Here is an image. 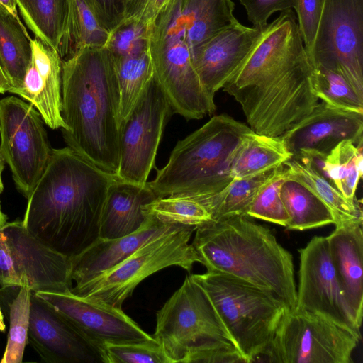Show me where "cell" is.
<instances>
[{
  "instance_id": "39",
  "label": "cell",
  "mask_w": 363,
  "mask_h": 363,
  "mask_svg": "<svg viewBox=\"0 0 363 363\" xmlns=\"http://www.w3.org/2000/svg\"><path fill=\"white\" fill-rule=\"evenodd\" d=\"M246 10L247 18L253 27L264 28L269 18L277 11L294 8L296 0H239Z\"/></svg>"
},
{
  "instance_id": "7",
  "label": "cell",
  "mask_w": 363,
  "mask_h": 363,
  "mask_svg": "<svg viewBox=\"0 0 363 363\" xmlns=\"http://www.w3.org/2000/svg\"><path fill=\"white\" fill-rule=\"evenodd\" d=\"M201 286L244 362L263 356L288 308L277 297L242 279L206 272L189 274Z\"/></svg>"
},
{
  "instance_id": "16",
  "label": "cell",
  "mask_w": 363,
  "mask_h": 363,
  "mask_svg": "<svg viewBox=\"0 0 363 363\" xmlns=\"http://www.w3.org/2000/svg\"><path fill=\"white\" fill-rule=\"evenodd\" d=\"M28 343L50 363H108L104 350L32 292Z\"/></svg>"
},
{
  "instance_id": "33",
  "label": "cell",
  "mask_w": 363,
  "mask_h": 363,
  "mask_svg": "<svg viewBox=\"0 0 363 363\" xmlns=\"http://www.w3.org/2000/svg\"><path fill=\"white\" fill-rule=\"evenodd\" d=\"M33 291L26 285L18 287L9 306V330L1 363H21L28 344L30 296Z\"/></svg>"
},
{
  "instance_id": "43",
  "label": "cell",
  "mask_w": 363,
  "mask_h": 363,
  "mask_svg": "<svg viewBox=\"0 0 363 363\" xmlns=\"http://www.w3.org/2000/svg\"><path fill=\"white\" fill-rule=\"evenodd\" d=\"M0 7L13 16L19 18L17 11V0H0Z\"/></svg>"
},
{
  "instance_id": "44",
  "label": "cell",
  "mask_w": 363,
  "mask_h": 363,
  "mask_svg": "<svg viewBox=\"0 0 363 363\" xmlns=\"http://www.w3.org/2000/svg\"><path fill=\"white\" fill-rule=\"evenodd\" d=\"M9 84L0 66V94H4L5 92L9 91Z\"/></svg>"
},
{
  "instance_id": "23",
  "label": "cell",
  "mask_w": 363,
  "mask_h": 363,
  "mask_svg": "<svg viewBox=\"0 0 363 363\" xmlns=\"http://www.w3.org/2000/svg\"><path fill=\"white\" fill-rule=\"evenodd\" d=\"M31 55V38L20 18L0 7V66L9 92L21 86Z\"/></svg>"
},
{
  "instance_id": "37",
  "label": "cell",
  "mask_w": 363,
  "mask_h": 363,
  "mask_svg": "<svg viewBox=\"0 0 363 363\" xmlns=\"http://www.w3.org/2000/svg\"><path fill=\"white\" fill-rule=\"evenodd\" d=\"M104 349L108 363H169L157 342L108 343Z\"/></svg>"
},
{
  "instance_id": "17",
  "label": "cell",
  "mask_w": 363,
  "mask_h": 363,
  "mask_svg": "<svg viewBox=\"0 0 363 363\" xmlns=\"http://www.w3.org/2000/svg\"><path fill=\"white\" fill-rule=\"evenodd\" d=\"M280 138L292 157H325L344 140L363 145V113L318 102L308 116Z\"/></svg>"
},
{
  "instance_id": "20",
  "label": "cell",
  "mask_w": 363,
  "mask_h": 363,
  "mask_svg": "<svg viewBox=\"0 0 363 363\" xmlns=\"http://www.w3.org/2000/svg\"><path fill=\"white\" fill-rule=\"evenodd\" d=\"M183 226L164 224L152 217L137 231L120 238H99L84 251L71 259V279L77 284L89 281L118 264L148 240Z\"/></svg>"
},
{
  "instance_id": "9",
  "label": "cell",
  "mask_w": 363,
  "mask_h": 363,
  "mask_svg": "<svg viewBox=\"0 0 363 363\" xmlns=\"http://www.w3.org/2000/svg\"><path fill=\"white\" fill-rule=\"evenodd\" d=\"M361 335L304 311L287 312L263 356L277 363H351Z\"/></svg>"
},
{
  "instance_id": "5",
  "label": "cell",
  "mask_w": 363,
  "mask_h": 363,
  "mask_svg": "<svg viewBox=\"0 0 363 363\" xmlns=\"http://www.w3.org/2000/svg\"><path fill=\"white\" fill-rule=\"evenodd\" d=\"M252 130L222 113L177 142L167 164L147 182L157 197H206L233 181L232 165L245 136Z\"/></svg>"
},
{
  "instance_id": "22",
  "label": "cell",
  "mask_w": 363,
  "mask_h": 363,
  "mask_svg": "<svg viewBox=\"0 0 363 363\" xmlns=\"http://www.w3.org/2000/svg\"><path fill=\"white\" fill-rule=\"evenodd\" d=\"M157 198L147 182L140 184L115 178L103 206L99 238H116L139 230L147 219L143 206Z\"/></svg>"
},
{
  "instance_id": "10",
  "label": "cell",
  "mask_w": 363,
  "mask_h": 363,
  "mask_svg": "<svg viewBox=\"0 0 363 363\" xmlns=\"http://www.w3.org/2000/svg\"><path fill=\"white\" fill-rule=\"evenodd\" d=\"M71 259L48 247L23 220L0 228V285L33 291L66 292L72 287Z\"/></svg>"
},
{
  "instance_id": "27",
  "label": "cell",
  "mask_w": 363,
  "mask_h": 363,
  "mask_svg": "<svg viewBox=\"0 0 363 363\" xmlns=\"http://www.w3.org/2000/svg\"><path fill=\"white\" fill-rule=\"evenodd\" d=\"M17 7L27 27L61 55L67 35V0H17Z\"/></svg>"
},
{
  "instance_id": "42",
  "label": "cell",
  "mask_w": 363,
  "mask_h": 363,
  "mask_svg": "<svg viewBox=\"0 0 363 363\" xmlns=\"http://www.w3.org/2000/svg\"><path fill=\"white\" fill-rule=\"evenodd\" d=\"M5 160L3 157L0 149V194L4 190V184L2 182V172L5 167ZM7 223V216L2 211L1 205L0 201V228L4 225Z\"/></svg>"
},
{
  "instance_id": "2",
  "label": "cell",
  "mask_w": 363,
  "mask_h": 363,
  "mask_svg": "<svg viewBox=\"0 0 363 363\" xmlns=\"http://www.w3.org/2000/svg\"><path fill=\"white\" fill-rule=\"evenodd\" d=\"M116 177L69 147L53 149L28 197L23 222L48 247L69 258L99 238L103 206Z\"/></svg>"
},
{
  "instance_id": "1",
  "label": "cell",
  "mask_w": 363,
  "mask_h": 363,
  "mask_svg": "<svg viewBox=\"0 0 363 363\" xmlns=\"http://www.w3.org/2000/svg\"><path fill=\"white\" fill-rule=\"evenodd\" d=\"M315 80V67L289 9L267 24L223 89L240 104L255 133L281 137L318 104Z\"/></svg>"
},
{
  "instance_id": "3",
  "label": "cell",
  "mask_w": 363,
  "mask_h": 363,
  "mask_svg": "<svg viewBox=\"0 0 363 363\" xmlns=\"http://www.w3.org/2000/svg\"><path fill=\"white\" fill-rule=\"evenodd\" d=\"M120 95L113 58L87 47L62 63L64 140L86 160L116 177L120 161Z\"/></svg>"
},
{
  "instance_id": "4",
  "label": "cell",
  "mask_w": 363,
  "mask_h": 363,
  "mask_svg": "<svg viewBox=\"0 0 363 363\" xmlns=\"http://www.w3.org/2000/svg\"><path fill=\"white\" fill-rule=\"evenodd\" d=\"M246 216L211 220L196 227L192 241L208 272L242 279L295 309L293 257L267 228Z\"/></svg>"
},
{
  "instance_id": "15",
  "label": "cell",
  "mask_w": 363,
  "mask_h": 363,
  "mask_svg": "<svg viewBox=\"0 0 363 363\" xmlns=\"http://www.w3.org/2000/svg\"><path fill=\"white\" fill-rule=\"evenodd\" d=\"M33 292L69 320L88 340L103 349L108 343L157 342L122 308L91 301L70 291Z\"/></svg>"
},
{
  "instance_id": "45",
  "label": "cell",
  "mask_w": 363,
  "mask_h": 363,
  "mask_svg": "<svg viewBox=\"0 0 363 363\" xmlns=\"http://www.w3.org/2000/svg\"><path fill=\"white\" fill-rule=\"evenodd\" d=\"M6 331V325L4 320L3 313L0 307V332L4 333Z\"/></svg>"
},
{
  "instance_id": "26",
  "label": "cell",
  "mask_w": 363,
  "mask_h": 363,
  "mask_svg": "<svg viewBox=\"0 0 363 363\" xmlns=\"http://www.w3.org/2000/svg\"><path fill=\"white\" fill-rule=\"evenodd\" d=\"M280 196L289 218L286 229L305 230L335 223L323 201L289 173L281 184Z\"/></svg>"
},
{
  "instance_id": "36",
  "label": "cell",
  "mask_w": 363,
  "mask_h": 363,
  "mask_svg": "<svg viewBox=\"0 0 363 363\" xmlns=\"http://www.w3.org/2000/svg\"><path fill=\"white\" fill-rule=\"evenodd\" d=\"M152 29L144 24L123 19L108 34L104 47L113 57H128L149 49Z\"/></svg>"
},
{
  "instance_id": "18",
  "label": "cell",
  "mask_w": 363,
  "mask_h": 363,
  "mask_svg": "<svg viewBox=\"0 0 363 363\" xmlns=\"http://www.w3.org/2000/svg\"><path fill=\"white\" fill-rule=\"evenodd\" d=\"M265 27H248L237 21L196 48L194 65L210 94L214 96L241 67Z\"/></svg>"
},
{
  "instance_id": "41",
  "label": "cell",
  "mask_w": 363,
  "mask_h": 363,
  "mask_svg": "<svg viewBox=\"0 0 363 363\" xmlns=\"http://www.w3.org/2000/svg\"><path fill=\"white\" fill-rule=\"evenodd\" d=\"M169 1V0H128L123 19L138 21L152 29L156 19Z\"/></svg>"
},
{
  "instance_id": "31",
  "label": "cell",
  "mask_w": 363,
  "mask_h": 363,
  "mask_svg": "<svg viewBox=\"0 0 363 363\" xmlns=\"http://www.w3.org/2000/svg\"><path fill=\"white\" fill-rule=\"evenodd\" d=\"M67 35L60 57L65 60L87 47H103L109 33L100 24L86 0H67Z\"/></svg>"
},
{
  "instance_id": "30",
  "label": "cell",
  "mask_w": 363,
  "mask_h": 363,
  "mask_svg": "<svg viewBox=\"0 0 363 363\" xmlns=\"http://www.w3.org/2000/svg\"><path fill=\"white\" fill-rule=\"evenodd\" d=\"M362 145L344 140L335 146L323 160L322 174L348 200L354 201L362 177Z\"/></svg>"
},
{
  "instance_id": "29",
  "label": "cell",
  "mask_w": 363,
  "mask_h": 363,
  "mask_svg": "<svg viewBox=\"0 0 363 363\" xmlns=\"http://www.w3.org/2000/svg\"><path fill=\"white\" fill-rule=\"evenodd\" d=\"M112 58L120 95L121 129V125L154 78V70L149 49L135 56H112Z\"/></svg>"
},
{
  "instance_id": "19",
  "label": "cell",
  "mask_w": 363,
  "mask_h": 363,
  "mask_svg": "<svg viewBox=\"0 0 363 363\" xmlns=\"http://www.w3.org/2000/svg\"><path fill=\"white\" fill-rule=\"evenodd\" d=\"M32 55L21 86L13 94L30 104L50 128L65 130L62 111V63L59 53L35 37Z\"/></svg>"
},
{
  "instance_id": "24",
  "label": "cell",
  "mask_w": 363,
  "mask_h": 363,
  "mask_svg": "<svg viewBox=\"0 0 363 363\" xmlns=\"http://www.w3.org/2000/svg\"><path fill=\"white\" fill-rule=\"evenodd\" d=\"M280 137L258 134L253 130L240 144L232 165L233 179H242L276 168L292 157Z\"/></svg>"
},
{
  "instance_id": "28",
  "label": "cell",
  "mask_w": 363,
  "mask_h": 363,
  "mask_svg": "<svg viewBox=\"0 0 363 363\" xmlns=\"http://www.w3.org/2000/svg\"><path fill=\"white\" fill-rule=\"evenodd\" d=\"M279 167V166L252 177L233 179L225 189L216 194L192 198L198 200L207 208L213 220L237 216H247V212L257 193L277 173Z\"/></svg>"
},
{
  "instance_id": "11",
  "label": "cell",
  "mask_w": 363,
  "mask_h": 363,
  "mask_svg": "<svg viewBox=\"0 0 363 363\" xmlns=\"http://www.w3.org/2000/svg\"><path fill=\"white\" fill-rule=\"evenodd\" d=\"M44 121L28 102L14 96L0 100V149L16 189L28 199L52 154Z\"/></svg>"
},
{
  "instance_id": "38",
  "label": "cell",
  "mask_w": 363,
  "mask_h": 363,
  "mask_svg": "<svg viewBox=\"0 0 363 363\" xmlns=\"http://www.w3.org/2000/svg\"><path fill=\"white\" fill-rule=\"evenodd\" d=\"M323 1L324 0H296L294 8L297 15V23L303 45L310 59Z\"/></svg>"
},
{
  "instance_id": "34",
  "label": "cell",
  "mask_w": 363,
  "mask_h": 363,
  "mask_svg": "<svg viewBox=\"0 0 363 363\" xmlns=\"http://www.w3.org/2000/svg\"><path fill=\"white\" fill-rule=\"evenodd\" d=\"M315 91L318 99L331 107L363 113V98L337 72L315 67Z\"/></svg>"
},
{
  "instance_id": "14",
  "label": "cell",
  "mask_w": 363,
  "mask_h": 363,
  "mask_svg": "<svg viewBox=\"0 0 363 363\" xmlns=\"http://www.w3.org/2000/svg\"><path fill=\"white\" fill-rule=\"evenodd\" d=\"M298 252L300 264L294 310L317 313L361 335V326L355 320L337 277L326 237H313Z\"/></svg>"
},
{
  "instance_id": "12",
  "label": "cell",
  "mask_w": 363,
  "mask_h": 363,
  "mask_svg": "<svg viewBox=\"0 0 363 363\" xmlns=\"http://www.w3.org/2000/svg\"><path fill=\"white\" fill-rule=\"evenodd\" d=\"M311 60L340 73L363 98V0H324Z\"/></svg>"
},
{
  "instance_id": "35",
  "label": "cell",
  "mask_w": 363,
  "mask_h": 363,
  "mask_svg": "<svg viewBox=\"0 0 363 363\" xmlns=\"http://www.w3.org/2000/svg\"><path fill=\"white\" fill-rule=\"evenodd\" d=\"M288 172L284 164L258 191L247 212V216L286 227L289 218L280 196V189Z\"/></svg>"
},
{
  "instance_id": "40",
  "label": "cell",
  "mask_w": 363,
  "mask_h": 363,
  "mask_svg": "<svg viewBox=\"0 0 363 363\" xmlns=\"http://www.w3.org/2000/svg\"><path fill=\"white\" fill-rule=\"evenodd\" d=\"M100 24L110 33L123 19L128 0H86Z\"/></svg>"
},
{
  "instance_id": "13",
  "label": "cell",
  "mask_w": 363,
  "mask_h": 363,
  "mask_svg": "<svg viewBox=\"0 0 363 363\" xmlns=\"http://www.w3.org/2000/svg\"><path fill=\"white\" fill-rule=\"evenodd\" d=\"M171 111L167 97L153 78L121 125L116 178L140 184L147 182Z\"/></svg>"
},
{
  "instance_id": "6",
  "label": "cell",
  "mask_w": 363,
  "mask_h": 363,
  "mask_svg": "<svg viewBox=\"0 0 363 363\" xmlns=\"http://www.w3.org/2000/svg\"><path fill=\"white\" fill-rule=\"evenodd\" d=\"M156 318L152 337L169 363L242 361L208 296L189 275Z\"/></svg>"
},
{
  "instance_id": "21",
  "label": "cell",
  "mask_w": 363,
  "mask_h": 363,
  "mask_svg": "<svg viewBox=\"0 0 363 363\" xmlns=\"http://www.w3.org/2000/svg\"><path fill=\"white\" fill-rule=\"evenodd\" d=\"M330 258L346 301L361 326L363 316L362 222L335 225L326 237Z\"/></svg>"
},
{
  "instance_id": "8",
  "label": "cell",
  "mask_w": 363,
  "mask_h": 363,
  "mask_svg": "<svg viewBox=\"0 0 363 363\" xmlns=\"http://www.w3.org/2000/svg\"><path fill=\"white\" fill-rule=\"evenodd\" d=\"M196 228L180 226L148 240L118 264L72 286L70 291L98 303L122 308L135 287L151 274L172 266L191 272L194 264L200 262L189 244Z\"/></svg>"
},
{
  "instance_id": "25",
  "label": "cell",
  "mask_w": 363,
  "mask_h": 363,
  "mask_svg": "<svg viewBox=\"0 0 363 363\" xmlns=\"http://www.w3.org/2000/svg\"><path fill=\"white\" fill-rule=\"evenodd\" d=\"M288 173L313 191L331 211L334 225L363 221L361 206L357 199H347L306 157H292L284 163Z\"/></svg>"
},
{
  "instance_id": "32",
  "label": "cell",
  "mask_w": 363,
  "mask_h": 363,
  "mask_svg": "<svg viewBox=\"0 0 363 363\" xmlns=\"http://www.w3.org/2000/svg\"><path fill=\"white\" fill-rule=\"evenodd\" d=\"M147 217L164 224L197 227L212 219L210 212L198 200L186 196L157 197L143 206Z\"/></svg>"
}]
</instances>
